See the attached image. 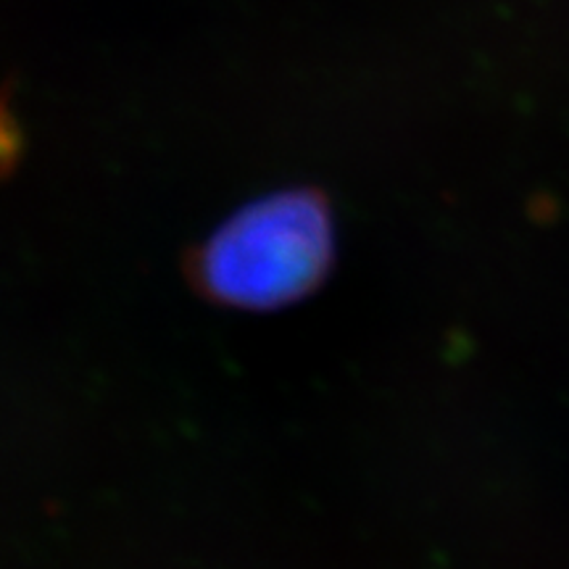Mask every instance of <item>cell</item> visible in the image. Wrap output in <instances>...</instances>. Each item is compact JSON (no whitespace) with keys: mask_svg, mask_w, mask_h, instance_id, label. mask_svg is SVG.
I'll return each instance as SVG.
<instances>
[{"mask_svg":"<svg viewBox=\"0 0 569 569\" xmlns=\"http://www.w3.org/2000/svg\"><path fill=\"white\" fill-rule=\"evenodd\" d=\"M336 261V222L319 190L269 193L232 213L188 256V280L209 301L272 311L311 296Z\"/></svg>","mask_w":569,"mask_h":569,"instance_id":"cell-1","label":"cell"}]
</instances>
